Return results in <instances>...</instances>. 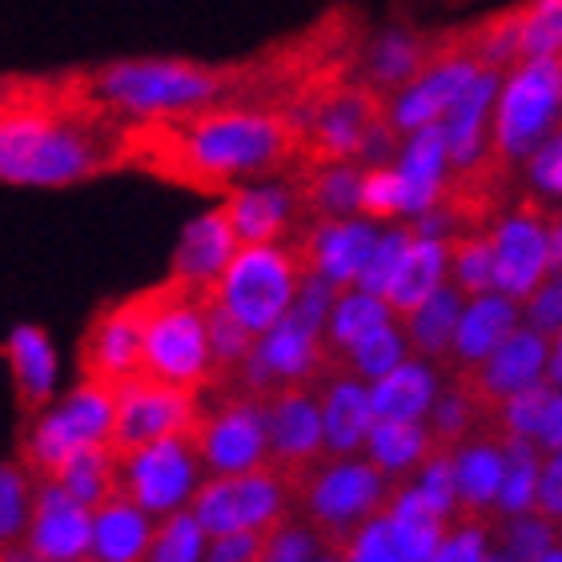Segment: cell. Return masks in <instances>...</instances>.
I'll use <instances>...</instances> for the list:
<instances>
[{"label":"cell","mask_w":562,"mask_h":562,"mask_svg":"<svg viewBox=\"0 0 562 562\" xmlns=\"http://www.w3.org/2000/svg\"><path fill=\"white\" fill-rule=\"evenodd\" d=\"M293 137L278 113L261 109H201L186 117L177 153L189 177L213 186H237L285 161Z\"/></svg>","instance_id":"1"},{"label":"cell","mask_w":562,"mask_h":562,"mask_svg":"<svg viewBox=\"0 0 562 562\" xmlns=\"http://www.w3.org/2000/svg\"><path fill=\"white\" fill-rule=\"evenodd\" d=\"M225 93V77L210 65L181 57H130L93 72L97 105L145 121H186Z\"/></svg>","instance_id":"2"},{"label":"cell","mask_w":562,"mask_h":562,"mask_svg":"<svg viewBox=\"0 0 562 562\" xmlns=\"http://www.w3.org/2000/svg\"><path fill=\"white\" fill-rule=\"evenodd\" d=\"M145 374L186 390H205L217 378L210 346V293L181 281L145 293Z\"/></svg>","instance_id":"3"},{"label":"cell","mask_w":562,"mask_h":562,"mask_svg":"<svg viewBox=\"0 0 562 562\" xmlns=\"http://www.w3.org/2000/svg\"><path fill=\"white\" fill-rule=\"evenodd\" d=\"M293 486H297L302 515L326 530L338 551L341 542L350 539L366 518L378 515L390 503V494H394V479L366 454H346V458L326 454L322 462L302 470L293 479Z\"/></svg>","instance_id":"4"},{"label":"cell","mask_w":562,"mask_h":562,"mask_svg":"<svg viewBox=\"0 0 562 562\" xmlns=\"http://www.w3.org/2000/svg\"><path fill=\"white\" fill-rule=\"evenodd\" d=\"M117 426V386L85 378L81 386L41 406L24 434V467L36 479H53L85 446H109Z\"/></svg>","instance_id":"5"},{"label":"cell","mask_w":562,"mask_h":562,"mask_svg":"<svg viewBox=\"0 0 562 562\" xmlns=\"http://www.w3.org/2000/svg\"><path fill=\"white\" fill-rule=\"evenodd\" d=\"M302 273V249H285L278 241H254V246L237 249L222 278L213 281L210 297L258 338L273 322L290 314Z\"/></svg>","instance_id":"6"},{"label":"cell","mask_w":562,"mask_h":562,"mask_svg":"<svg viewBox=\"0 0 562 562\" xmlns=\"http://www.w3.org/2000/svg\"><path fill=\"white\" fill-rule=\"evenodd\" d=\"M562 121V69L559 57L522 60L503 77L498 105H494L491 157L503 169L527 161L551 130Z\"/></svg>","instance_id":"7"},{"label":"cell","mask_w":562,"mask_h":562,"mask_svg":"<svg viewBox=\"0 0 562 562\" xmlns=\"http://www.w3.org/2000/svg\"><path fill=\"white\" fill-rule=\"evenodd\" d=\"M201 482H205V462L193 434H169L157 442L117 450V491L145 506L153 518L189 506Z\"/></svg>","instance_id":"8"},{"label":"cell","mask_w":562,"mask_h":562,"mask_svg":"<svg viewBox=\"0 0 562 562\" xmlns=\"http://www.w3.org/2000/svg\"><path fill=\"white\" fill-rule=\"evenodd\" d=\"M290 474L278 467H254L241 474H205L189 510L210 535L225 530H270L290 515Z\"/></svg>","instance_id":"9"},{"label":"cell","mask_w":562,"mask_h":562,"mask_svg":"<svg viewBox=\"0 0 562 562\" xmlns=\"http://www.w3.org/2000/svg\"><path fill=\"white\" fill-rule=\"evenodd\" d=\"M322 362H329L326 326L290 310L281 322L254 338V350L237 374H241V390L266 398L281 386H302V382L322 378Z\"/></svg>","instance_id":"10"},{"label":"cell","mask_w":562,"mask_h":562,"mask_svg":"<svg viewBox=\"0 0 562 562\" xmlns=\"http://www.w3.org/2000/svg\"><path fill=\"white\" fill-rule=\"evenodd\" d=\"M398 130L386 121V105H378L374 93L350 89L334 101L317 105L310 121V140L322 161H358V165H386Z\"/></svg>","instance_id":"11"},{"label":"cell","mask_w":562,"mask_h":562,"mask_svg":"<svg viewBox=\"0 0 562 562\" xmlns=\"http://www.w3.org/2000/svg\"><path fill=\"white\" fill-rule=\"evenodd\" d=\"M193 442L205 462V474H241L270 462V418L261 394H234L217 411L201 414L193 426Z\"/></svg>","instance_id":"12"},{"label":"cell","mask_w":562,"mask_h":562,"mask_svg":"<svg viewBox=\"0 0 562 562\" xmlns=\"http://www.w3.org/2000/svg\"><path fill=\"white\" fill-rule=\"evenodd\" d=\"M198 418H201L198 390L137 374L117 386L113 446H117V450H130V446L157 442V438H169V434H193Z\"/></svg>","instance_id":"13"},{"label":"cell","mask_w":562,"mask_h":562,"mask_svg":"<svg viewBox=\"0 0 562 562\" xmlns=\"http://www.w3.org/2000/svg\"><path fill=\"white\" fill-rule=\"evenodd\" d=\"M24 551L36 562L93 559V506H85L57 479H36L33 518L24 530Z\"/></svg>","instance_id":"14"},{"label":"cell","mask_w":562,"mask_h":562,"mask_svg":"<svg viewBox=\"0 0 562 562\" xmlns=\"http://www.w3.org/2000/svg\"><path fill=\"white\" fill-rule=\"evenodd\" d=\"M479 69L482 65L462 48V41H454V45H438V53L426 60V69H422L414 81H406L402 89L390 93L386 121L402 133V137L422 130V125H434L446 109L454 105V97L467 89V81Z\"/></svg>","instance_id":"15"},{"label":"cell","mask_w":562,"mask_h":562,"mask_svg":"<svg viewBox=\"0 0 562 562\" xmlns=\"http://www.w3.org/2000/svg\"><path fill=\"white\" fill-rule=\"evenodd\" d=\"M494 237V285L518 302L551 273V225L539 201H522L510 217L491 229Z\"/></svg>","instance_id":"16"},{"label":"cell","mask_w":562,"mask_h":562,"mask_svg":"<svg viewBox=\"0 0 562 562\" xmlns=\"http://www.w3.org/2000/svg\"><path fill=\"white\" fill-rule=\"evenodd\" d=\"M547 358H551V338L535 326H515L479 366L454 370V378L474 394L482 411H491L515 390L547 378Z\"/></svg>","instance_id":"17"},{"label":"cell","mask_w":562,"mask_h":562,"mask_svg":"<svg viewBox=\"0 0 562 562\" xmlns=\"http://www.w3.org/2000/svg\"><path fill=\"white\" fill-rule=\"evenodd\" d=\"M266 418H270V462L290 479L326 458V426L314 382L266 394Z\"/></svg>","instance_id":"18"},{"label":"cell","mask_w":562,"mask_h":562,"mask_svg":"<svg viewBox=\"0 0 562 562\" xmlns=\"http://www.w3.org/2000/svg\"><path fill=\"white\" fill-rule=\"evenodd\" d=\"M81 370L109 386L145 374V297L105 305L93 317L81 346Z\"/></svg>","instance_id":"19"},{"label":"cell","mask_w":562,"mask_h":562,"mask_svg":"<svg viewBox=\"0 0 562 562\" xmlns=\"http://www.w3.org/2000/svg\"><path fill=\"white\" fill-rule=\"evenodd\" d=\"M109 161L105 137L93 133V121L65 117L57 113V121L48 125V133L36 145L24 186L29 189H65L77 181H89L93 173H101Z\"/></svg>","instance_id":"20"},{"label":"cell","mask_w":562,"mask_h":562,"mask_svg":"<svg viewBox=\"0 0 562 562\" xmlns=\"http://www.w3.org/2000/svg\"><path fill=\"white\" fill-rule=\"evenodd\" d=\"M498 89H503V69H479L467 81V89L454 97V105L438 117L446 137V157H450V173H467V169H474V165L491 157Z\"/></svg>","instance_id":"21"},{"label":"cell","mask_w":562,"mask_h":562,"mask_svg":"<svg viewBox=\"0 0 562 562\" xmlns=\"http://www.w3.org/2000/svg\"><path fill=\"white\" fill-rule=\"evenodd\" d=\"M378 237H382V225L366 213H353V217H317V225L310 229L302 246V258L310 270H317L322 278H329L338 290L346 285H358L366 261L374 254Z\"/></svg>","instance_id":"22"},{"label":"cell","mask_w":562,"mask_h":562,"mask_svg":"<svg viewBox=\"0 0 562 562\" xmlns=\"http://www.w3.org/2000/svg\"><path fill=\"white\" fill-rule=\"evenodd\" d=\"M237 249H241V237H237L225 205L198 213V217L181 229V237H177L173 261H169V281H181V285H193V290L210 293L213 281L222 278Z\"/></svg>","instance_id":"23"},{"label":"cell","mask_w":562,"mask_h":562,"mask_svg":"<svg viewBox=\"0 0 562 562\" xmlns=\"http://www.w3.org/2000/svg\"><path fill=\"white\" fill-rule=\"evenodd\" d=\"M317 402H322V426H326V454H362L366 438H370L378 422L370 382L334 366V374H326L322 386H317Z\"/></svg>","instance_id":"24"},{"label":"cell","mask_w":562,"mask_h":562,"mask_svg":"<svg viewBox=\"0 0 562 562\" xmlns=\"http://www.w3.org/2000/svg\"><path fill=\"white\" fill-rule=\"evenodd\" d=\"M222 205L234 222L237 237H241V246H254V241H281L290 234L305 198L281 181H237Z\"/></svg>","instance_id":"25"},{"label":"cell","mask_w":562,"mask_h":562,"mask_svg":"<svg viewBox=\"0 0 562 562\" xmlns=\"http://www.w3.org/2000/svg\"><path fill=\"white\" fill-rule=\"evenodd\" d=\"M454 450L458 518H498V491L506 474V442L494 430H474Z\"/></svg>","instance_id":"26"},{"label":"cell","mask_w":562,"mask_h":562,"mask_svg":"<svg viewBox=\"0 0 562 562\" xmlns=\"http://www.w3.org/2000/svg\"><path fill=\"white\" fill-rule=\"evenodd\" d=\"M518 317H522V302L503 290L467 297L462 317H458V329H454V346H450V358H446V362H450V374H454V370H467V366H479L482 358L518 326Z\"/></svg>","instance_id":"27"},{"label":"cell","mask_w":562,"mask_h":562,"mask_svg":"<svg viewBox=\"0 0 562 562\" xmlns=\"http://www.w3.org/2000/svg\"><path fill=\"white\" fill-rule=\"evenodd\" d=\"M4 362H9L12 386H16V402L21 411L36 414L41 406L57 398V350L41 326H21L9 329V338L0 346Z\"/></svg>","instance_id":"28"},{"label":"cell","mask_w":562,"mask_h":562,"mask_svg":"<svg viewBox=\"0 0 562 562\" xmlns=\"http://www.w3.org/2000/svg\"><path fill=\"white\" fill-rule=\"evenodd\" d=\"M398 173L406 186V217H418L430 205H438L450 177V157H446V137L442 125H422V130L406 133V140L398 145Z\"/></svg>","instance_id":"29"},{"label":"cell","mask_w":562,"mask_h":562,"mask_svg":"<svg viewBox=\"0 0 562 562\" xmlns=\"http://www.w3.org/2000/svg\"><path fill=\"white\" fill-rule=\"evenodd\" d=\"M157 518L125 494H109L93 506V559L97 562H140L149 559Z\"/></svg>","instance_id":"30"},{"label":"cell","mask_w":562,"mask_h":562,"mask_svg":"<svg viewBox=\"0 0 562 562\" xmlns=\"http://www.w3.org/2000/svg\"><path fill=\"white\" fill-rule=\"evenodd\" d=\"M438 370L434 362L411 353L402 366H394L390 374H382L378 382H370V398H374V414L378 418H414L426 422L434 398H438Z\"/></svg>","instance_id":"31"},{"label":"cell","mask_w":562,"mask_h":562,"mask_svg":"<svg viewBox=\"0 0 562 562\" xmlns=\"http://www.w3.org/2000/svg\"><path fill=\"white\" fill-rule=\"evenodd\" d=\"M462 305H467V293L446 278L418 310L398 317L402 329H406V341H411V353H418L426 362H446V358H450V346H454V329H458V317H462Z\"/></svg>","instance_id":"32"},{"label":"cell","mask_w":562,"mask_h":562,"mask_svg":"<svg viewBox=\"0 0 562 562\" xmlns=\"http://www.w3.org/2000/svg\"><path fill=\"white\" fill-rule=\"evenodd\" d=\"M60 109L33 105V101H9L0 105V186H24L29 161L36 145L57 121Z\"/></svg>","instance_id":"33"},{"label":"cell","mask_w":562,"mask_h":562,"mask_svg":"<svg viewBox=\"0 0 562 562\" xmlns=\"http://www.w3.org/2000/svg\"><path fill=\"white\" fill-rule=\"evenodd\" d=\"M446 266H450L446 237L414 234L411 249H406L398 261V273H394L386 285V302L394 305V314L406 317L411 310H418V305L446 281Z\"/></svg>","instance_id":"34"},{"label":"cell","mask_w":562,"mask_h":562,"mask_svg":"<svg viewBox=\"0 0 562 562\" xmlns=\"http://www.w3.org/2000/svg\"><path fill=\"white\" fill-rule=\"evenodd\" d=\"M394 305L382 297V293H370L362 285H346L338 290L334 297V310L326 317V350H329V362L341 358V353L350 350L353 341H362L366 334H374L378 326H386L394 322Z\"/></svg>","instance_id":"35"},{"label":"cell","mask_w":562,"mask_h":562,"mask_svg":"<svg viewBox=\"0 0 562 562\" xmlns=\"http://www.w3.org/2000/svg\"><path fill=\"white\" fill-rule=\"evenodd\" d=\"M434 434L426 422H414V418H378L370 438H366V450L362 454L370 462L386 470L390 479L398 482L406 474L418 470V462L434 450Z\"/></svg>","instance_id":"36"},{"label":"cell","mask_w":562,"mask_h":562,"mask_svg":"<svg viewBox=\"0 0 562 562\" xmlns=\"http://www.w3.org/2000/svg\"><path fill=\"white\" fill-rule=\"evenodd\" d=\"M434 53H438V45L426 41V36L411 33V29H390V33L378 36L374 48H370V60H366L370 85L382 89V93H394V89H402L426 69V60Z\"/></svg>","instance_id":"37"},{"label":"cell","mask_w":562,"mask_h":562,"mask_svg":"<svg viewBox=\"0 0 562 562\" xmlns=\"http://www.w3.org/2000/svg\"><path fill=\"white\" fill-rule=\"evenodd\" d=\"M362 169L358 161H326L305 186V210L317 217H353L362 213Z\"/></svg>","instance_id":"38"},{"label":"cell","mask_w":562,"mask_h":562,"mask_svg":"<svg viewBox=\"0 0 562 562\" xmlns=\"http://www.w3.org/2000/svg\"><path fill=\"white\" fill-rule=\"evenodd\" d=\"M522 16H527V4L518 9H506L498 16H486L479 21L470 33H462V48L479 60L482 69H503L510 72L518 65V36H522Z\"/></svg>","instance_id":"39"},{"label":"cell","mask_w":562,"mask_h":562,"mask_svg":"<svg viewBox=\"0 0 562 562\" xmlns=\"http://www.w3.org/2000/svg\"><path fill=\"white\" fill-rule=\"evenodd\" d=\"M53 479L69 494H77L85 506L105 503L109 494H117V446H85Z\"/></svg>","instance_id":"40"},{"label":"cell","mask_w":562,"mask_h":562,"mask_svg":"<svg viewBox=\"0 0 562 562\" xmlns=\"http://www.w3.org/2000/svg\"><path fill=\"white\" fill-rule=\"evenodd\" d=\"M406 358H411V341H406L402 322L394 317V322H386V326H378L374 334H366L362 341H353L341 358H334V366L366 378V382H378V378L390 374V370L402 366Z\"/></svg>","instance_id":"41"},{"label":"cell","mask_w":562,"mask_h":562,"mask_svg":"<svg viewBox=\"0 0 562 562\" xmlns=\"http://www.w3.org/2000/svg\"><path fill=\"white\" fill-rule=\"evenodd\" d=\"M506 442V474L503 491H498V506L494 515H522L535 510V491H539L542 474V450L535 438H503Z\"/></svg>","instance_id":"42"},{"label":"cell","mask_w":562,"mask_h":562,"mask_svg":"<svg viewBox=\"0 0 562 562\" xmlns=\"http://www.w3.org/2000/svg\"><path fill=\"white\" fill-rule=\"evenodd\" d=\"M36 474L21 462H0V559L21 547L33 518Z\"/></svg>","instance_id":"43"},{"label":"cell","mask_w":562,"mask_h":562,"mask_svg":"<svg viewBox=\"0 0 562 562\" xmlns=\"http://www.w3.org/2000/svg\"><path fill=\"white\" fill-rule=\"evenodd\" d=\"M338 554L334 539L326 530L310 522V518L285 515L278 518L270 530H266V551H261V562H317Z\"/></svg>","instance_id":"44"},{"label":"cell","mask_w":562,"mask_h":562,"mask_svg":"<svg viewBox=\"0 0 562 562\" xmlns=\"http://www.w3.org/2000/svg\"><path fill=\"white\" fill-rule=\"evenodd\" d=\"M446 249H450L446 278L454 281L467 297L498 290V285H494V237L491 234H454V237H446Z\"/></svg>","instance_id":"45"},{"label":"cell","mask_w":562,"mask_h":562,"mask_svg":"<svg viewBox=\"0 0 562 562\" xmlns=\"http://www.w3.org/2000/svg\"><path fill=\"white\" fill-rule=\"evenodd\" d=\"M482 418H486V411L474 402V394L458 378H450V386L438 390V398H434L430 414H426V426H430L438 446H458L462 438L479 430Z\"/></svg>","instance_id":"46"},{"label":"cell","mask_w":562,"mask_h":562,"mask_svg":"<svg viewBox=\"0 0 562 562\" xmlns=\"http://www.w3.org/2000/svg\"><path fill=\"white\" fill-rule=\"evenodd\" d=\"M205 551H210V530L201 527L189 506L157 518L149 562H201Z\"/></svg>","instance_id":"47"},{"label":"cell","mask_w":562,"mask_h":562,"mask_svg":"<svg viewBox=\"0 0 562 562\" xmlns=\"http://www.w3.org/2000/svg\"><path fill=\"white\" fill-rule=\"evenodd\" d=\"M562 48V0H530L518 36V65L522 60L559 57Z\"/></svg>","instance_id":"48"},{"label":"cell","mask_w":562,"mask_h":562,"mask_svg":"<svg viewBox=\"0 0 562 562\" xmlns=\"http://www.w3.org/2000/svg\"><path fill=\"white\" fill-rule=\"evenodd\" d=\"M362 213L374 222L406 217V186L398 165H366L362 169Z\"/></svg>","instance_id":"49"},{"label":"cell","mask_w":562,"mask_h":562,"mask_svg":"<svg viewBox=\"0 0 562 562\" xmlns=\"http://www.w3.org/2000/svg\"><path fill=\"white\" fill-rule=\"evenodd\" d=\"M210 346H213V362H217V378L237 374L241 362L249 358V350H254V334L234 314H225L213 297H210Z\"/></svg>","instance_id":"50"},{"label":"cell","mask_w":562,"mask_h":562,"mask_svg":"<svg viewBox=\"0 0 562 562\" xmlns=\"http://www.w3.org/2000/svg\"><path fill=\"white\" fill-rule=\"evenodd\" d=\"M411 241H414V225H382V237H378V246H374V254H370V261H366L358 285L386 297L390 278L398 273V261H402V254L411 249Z\"/></svg>","instance_id":"51"},{"label":"cell","mask_w":562,"mask_h":562,"mask_svg":"<svg viewBox=\"0 0 562 562\" xmlns=\"http://www.w3.org/2000/svg\"><path fill=\"white\" fill-rule=\"evenodd\" d=\"M522 317L527 326L542 329L547 338L562 329V270H551L547 278L530 290V297L522 302Z\"/></svg>","instance_id":"52"},{"label":"cell","mask_w":562,"mask_h":562,"mask_svg":"<svg viewBox=\"0 0 562 562\" xmlns=\"http://www.w3.org/2000/svg\"><path fill=\"white\" fill-rule=\"evenodd\" d=\"M527 169L535 189L551 193V198H562V121L551 130V137L527 157Z\"/></svg>","instance_id":"53"},{"label":"cell","mask_w":562,"mask_h":562,"mask_svg":"<svg viewBox=\"0 0 562 562\" xmlns=\"http://www.w3.org/2000/svg\"><path fill=\"white\" fill-rule=\"evenodd\" d=\"M266 551V530H225V535H210V562H261Z\"/></svg>","instance_id":"54"},{"label":"cell","mask_w":562,"mask_h":562,"mask_svg":"<svg viewBox=\"0 0 562 562\" xmlns=\"http://www.w3.org/2000/svg\"><path fill=\"white\" fill-rule=\"evenodd\" d=\"M535 510L542 518H551L554 527L562 530V446L542 458L539 491H535Z\"/></svg>","instance_id":"55"},{"label":"cell","mask_w":562,"mask_h":562,"mask_svg":"<svg viewBox=\"0 0 562 562\" xmlns=\"http://www.w3.org/2000/svg\"><path fill=\"white\" fill-rule=\"evenodd\" d=\"M535 446H539L542 454H551V450H559L562 446V386H554L551 406H547L539 434H535Z\"/></svg>","instance_id":"56"},{"label":"cell","mask_w":562,"mask_h":562,"mask_svg":"<svg viewBox=\"0 0 562 562\" xmlns=\"http://www.w3.org/2000/svg\"><path fill=\"white\" fill-rule=\"evenodd\" d=\"M551 225V270H562V210H547Z\"/></svg>","instance_id":"57"},{"label":"cell","mask_w":562,"mask_h":562,"mask_svg":"<svg viewBox=\"0 0 562 562\" xmlns=\"http://www.w3.org/2000/svg\"><path fill=\"white\" fill-rule=\"evenodd\" d=\"M547 382L562 386V329L551 334V358H547Z\"/></svg>","instance_id":"58"},{"label":"cell","mask_w":562,"mask_h":562,"mask_svg":"<svg viewBox=\"0 0 562 562\" xmlns=\"http://www.w3.org/2000/svg\"><path fill=\"white\" fill-rule=\"evenodd\" d=\"M559 69H562V48H559Z\"/></svg>","instance_id":"59"}]
</instances>
